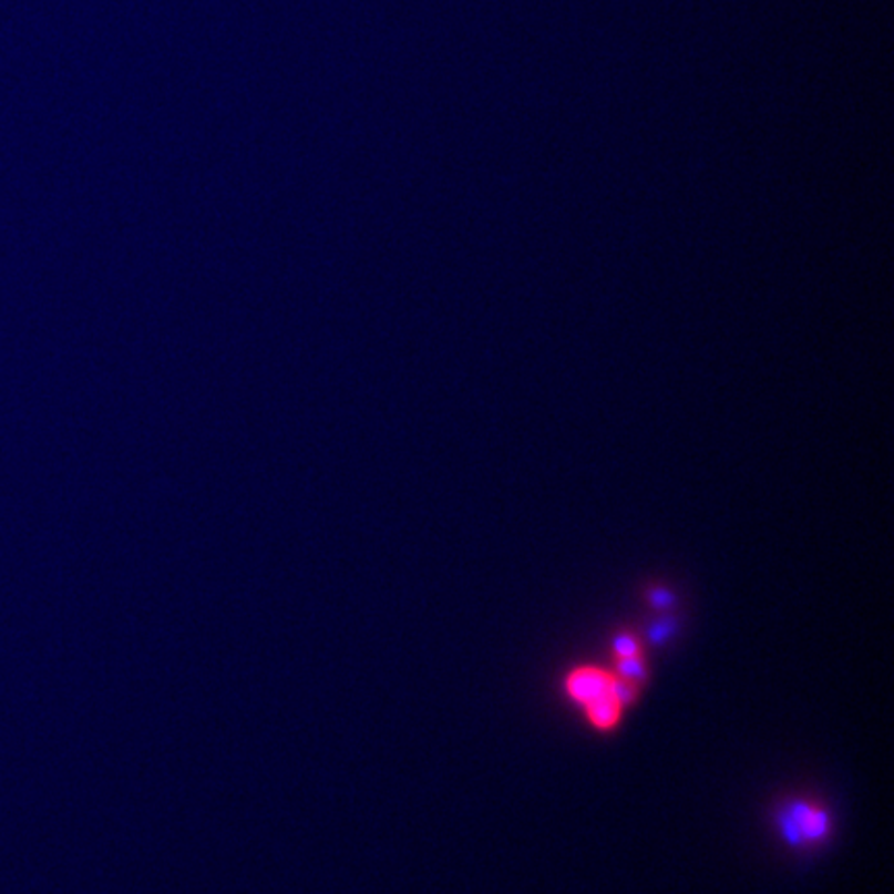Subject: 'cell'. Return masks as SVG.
Wrapping results in <instances>:
<instances>
[{"label": "cell", "mask_w": 894, "mask_h": 894, "mask_svg": "<svg viewBox=\"0 0 894 894\" xmlns=\"http://www.w3.org/2000/svg\"><path fill=\"white\" fill-rule=\"evenodd\" d=\"M783 836L791 845H801L803 841H820L829 834L831 820L824 810H818L805 801H795L781 816Z\"/></svg>", "instance_id": "cell-1"}, {"label": "cell", "mask_w": 894, "mask_h": 894, "mask_svg": "<svg viewBox=\"0 0 894 894\" xmlns=\"http://www.w3.org/2000/svg\"><path fill=\"white\" fill-rule=\"evenodd\" d=\"M612 684L613 675L605 674L600 669H593V667H584L569 675L567 691L578 705L586 708L598 698L612 693Z\"/></svg>", "instance_id": "cell-2"}, {"label": "cell", "mask_w": 894, "mask_h": 894, "mask_svg": "<svg viewBox=\"0 0 894 894\" xmlns=\"http://www.w3.org/2000/svg\"><path fill=\"white\" fill-rule=\"evenodd\" d=\"M586 712H588L590 721L595 722L598 729H612L613 725L619 721L621 705L613 698V693H607V696L595 700L593 705H588Z\"/></svg>", "instance_id": "cell-3"}, {"label": "cell", "mask_w": 894, "mask_h": 894, "mask_svg": "<svg viewBox=\"0 0 894 894\" xmlns=\"http://www.w3.org/2000/svg\"><path fill=\"white\" fill-rule=\"evenodd\" d=\"M617 669H619V675L624 677V679H628V681H640L644 679V665L643 660L638 659V655L636 657H624V659H619L617 662Z\"/></svg>", "instance_id": "cell-4"}, {"label": "cell", "mask_w": 894, "mask_h": 894, "mask_svg": "<svg viewBox=\"0 0 894 894\" xmlns=\"http://www.w3.org/2000/svg\"><path fill=\"white\" fill-rule=\"evenodd\" d=\"M612 693L613 698H615L621 707H626V705H629V702L636 698V688H634L631 681L624 679V677H619V679L613 677Z\"/></svg>", "instance_id": "cell-5"}, {"label": "cell", "mask_w": 894, "mask_h": 894, "mask_svg": "<svg viewBox=\"0 0 894 894\" xmlns=\"http://www.w3.org/2000/svg\"><path fill=\"white\" fill-rule=\"evenodd\" d=\"M613 646H615V652H617L619 659H624V657H636V655H638V643H636L631 636H628V634L617 636V638L613 640Z\"/></svg>", "instance_id": "cell-6"}, {"label": "cell", "mask_w": 894, "mask_h": 894, "mask_svg": "<svg viewBox=\"0 0 894 894\" xmlns=\"http://www.w3.org/2000/svg\"><path fill=\"white\" fill-rule=\"evenodd\" d=\"M650 600H652V603H655L657 607H660V609H662V607H669L674 598H671V595H669L667 590H655V593L650 595Z\"/></svg>", "instance_id": "cell-7"}, {"label": "cell", "mask_w": 894, "mask_h": 894, "mask_svg": "<svg viewBox=\"0 0 894 894\" xmlns=\"http://www.w3.org/2000/svg\"><path fill=\"white\" fill-rule=\"evenodd\" d=\"M667 629L669 626H657V628L650 631V638H652V643H660L665 636H667Z\"/></svg>", "instance_id": "cell-8"}]
</instances>
